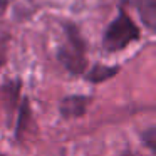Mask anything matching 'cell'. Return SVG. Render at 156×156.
Returning a JSON list of instances; mask_svg holds the SVG:
<instances>
[{
  "label": "cell",
  "instance_id": "6da1fadb",
  "mask_svg": "<svg viewBox=\"0 0 156 156\" xmlns=\"http://www.w3.org/2000/svg\"><path fill=\"white\" fill-rule=\"evenodd\" d=\"M61 64L72 74H81L86 69V42L76 24H64V42L59 47Z\"/></svg>",
  "mask_w": 156,
  "mask_h": 156
},
{
  "label": "cell",
  "instance_id": "7a4b0ae2",
  "mask_svg": "<svg viewBox=\"0 0 156 156\" xmlns=\"http://www.w3.org/2000/svg\"><path fill=\"white\" fill-rule=\"evenodd\" d=\"M139 41V29L124 10H119L116 19L108 25L102 37V45L108 52H118L129 44Z\"/></svg>",
  "mask_w": 156,
  "mask_h": 156
},
{
  "label": "cell",
  "instance_id": "3957f363",
  "mask_svg": "<svg viewBox=\"0 0 156 156\" xmlns=\"http://www.w3.org/2000/svg\"><path fill=\"white\" fill-rule=\"evenodd\" d=\"M89 99L84 96H69L62 101L61 104V112L66 118H77V116L84 114L86 108H87Z\"/></svg>",
  "mask_w": 156,
  "mask_h": 156
},
{
  "label": "cell",
  "instance_id": "277c9868",
  "mask_svg": "<svg viewBox=\"0 0 156 156\" xmlns=\"http://www.w3.org/2000/svg\"><path fill=\"white\" fill-rule=\"evenodd\" d=\"M156 0H134L136 9L143 19V24L153 30L154 29V20H156Z\"/></svg>",
  "mask_w": 156,
  "mask_h": 156
},
{
  "label": "cell",
  "instance_id": "5b68a950",
  "mask_svg": "<svg viewBox=\"0 0 156 156\" xmlns=\"http://www.w3.org/2000/svg\"><path fill=\"white\" fill-rule=\"evenodd\" d=\"M118 71H119V67H116V66H99L98 64L87 72L86 77L91 82H102L106 79L112 77L114 74H118Z\"/></svg>",
  "mask_w": 156,
  "mask_h": 156
},
{
  "label": "cell",
  "instance_id": "8992f818",
  "mask_svg": "<svg viewBox=\"0 0 156 156\" xmlns=\"http://www.w3.org/2000/svg\"><path fill=\"white\" fill-rule=\"evenodd\" d=\"M5 4H7V0H0V9H4Z\"/></svg>",
  "mask_w": 156,
  "mask_h": 156
},
{
  "label": "cell",
  "instance_id": "52a82bcc",
  "mask_svg": "<svg viewBox=\"0 0 156 156\" xmlns=\"http://www.w3.org/2000/svg\"><path fill=\"white\" fill-rule=\"evenodd\" d=\"M2 59L4 57H2V47H0V62H2Z\"/></svg>",
  "mask_w": 156,
  "mask_h": 156
}]
</instances>
